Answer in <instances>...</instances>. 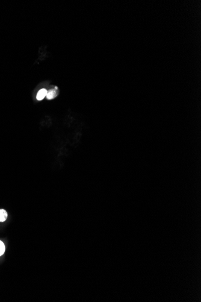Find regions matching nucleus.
Wrapping results in <instances>:
<instances>
[{
    "mask_svg": "<svg viewBox=\"0 0 201 302\" xmlns=\"http://www.w3.org/2000/svg\"><path fill=\"white\" fill-rule=\"evenodd\" d=\"M47 92H48V91H47L46 89H44V88L41 89L38 92V93L37 94V96H36L37 99L39 101L42 100L47 96Z\"/></svg>",
    "mask_w": 201,
    "mask_h": 302,
    "instance_id": "obj_1",
    "label": "nucleus"
},
{
    "mask_svg": "<svg viewBox=\"0 0 201 302\" xmlns=\"http://www.w3.org/2000/svg\"><path fill=\"white\" fill-rule=\"evenodd\" d=\"M56 90H57V88H56L55 90L51 89L47 92V95L46 97L48 99H52L54 98L57 95V92Z\"/></svg>",
    "mask_w": 201,
    "mask_h": 302,
    "instance_id": "obj_2",
    "label": "nucleus"
},
{
    "mask_svg": "<svg viewBox=\"0 0 201 302\" xmlns=\"http://www.w3.org/2000/svg\"><path fill=\"white\" fill-rule=\"evenodd\" d=\"M7 218V213L4 209H0V222H4Z\"/></svg>",
    "mask_w": 201,
    "mask_h": 302,
    "instance_id": "obj_3",
    "label": "nucleus"
},
{
    "mask_svg": "<svg viewBox=\"0 0 201 302\" xmlns=\"http://www.w3.org/2000/svg\"><path fill=\"white\" fill-rule=\"evenodd\" d=\"M6 247L4 244V243L2 242L1 241H0V256H2L4 253L5 252Z\"/></svg>",
    "mask_w": 201,
    "mask_h": 302,
    "instance_id": "obj_4",
    "label": "nucleus"
}]
</instances>
